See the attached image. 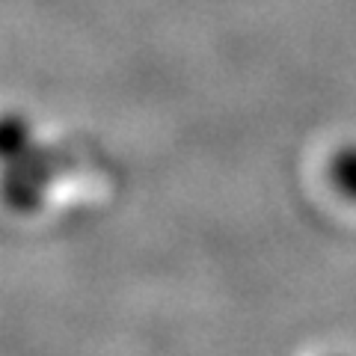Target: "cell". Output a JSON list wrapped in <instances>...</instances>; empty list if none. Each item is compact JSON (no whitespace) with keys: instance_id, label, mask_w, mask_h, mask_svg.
<instances>
[{"instance_id":"1","label":"cell","mask_w":356,"mask_h":356,"mask_svg":"<svg viewBox=\"0 0 356 356\" xmlns=\"http://www.w3.org/2000/svg\"><path fill=\"white\" fill-rule=\"evenodd\" d=\"M60 172L63 161L51 149H42L39 140H33L0 161V199L9 211L30 214L44 202V193Z\"/></svg>"},{"instance_id":"2","label":"cell","mask_w":356,"mask_h":356,"mask_svg":"<svg viewBox=\"0 0 356 356\" xmlns=\"http://www.w3.org/2000/svg\"><path fill=\"white\" fill-rule=\"evenodd\" d=\"M330 178L339 187L341 196L356 199V146L341 149L336 158L330 161Z\"/></svg>"}]
</instances>
